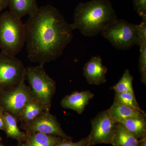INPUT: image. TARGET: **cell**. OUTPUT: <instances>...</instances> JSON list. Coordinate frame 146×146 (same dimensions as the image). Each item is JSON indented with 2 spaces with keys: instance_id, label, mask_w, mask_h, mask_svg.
<instances>
[{
  "instance_id": "obj_3",
  "label": "cell",
  "mask_w": 146,
  "mask_h": 146,
  "mask_svg": "<svg viewBox=\"0 0 146 146\" xmlns=\"http://www.w3.org/2000/svg\"><path fill=\"white\" fill-rule=\"evenodd\" d=\"M25 24L10 11L0 15V49L4 54L15 56L25 43Z\"/></svg>"
},
{
  "instance_id": "obj_15",
  "label": "cell",
  "mask_w": 146,
  "mask_h": 146,
  "mask_svg": "<svg viewBox=\"0 0 146 146\" xmlns=\"http://www.w3.org/2000/svg\"><path fill=\"white\" fill-rule=\"evenodd\" d=\"M139 140L135 138L121 123H117L113 139V146H138Z\"/></svg>"
},
{
  "instance_id": "obj_24",
  "label": "cell",
  "mask_w": 146,
  "mask_h": 146,
  "mask_svg": "<svg viewBox=\"0 0 146 146\" xmlns=\"http://www.w3.org/2000/svg\"><path fill=\"white\" fill-rule=\"evenodd\" d=\"M4 110L1 107L0 108V130L5 131L6 125L5 121L3 115V112Z\"/></svg>"
},
{
  "instance_id": "obj_14",
  "label": "cell",
  "mask_w": 146,
  "mask_h": 146,
  "mask_svg": "<svg viewBox=\"0 0 146 146\" xmlns=\"http://www.w3.org/2000/svg\"><path fill=\"white\" fill-rule=\"evenodd\" d=\"M63 139L59 136L35 132L27 134L21 146H55Z\"/></svg>"
},
{
  "instance_id": "obj_2",
  "label": "cell",
  "mask_w": 146,
  "mask_h": 146,
  "mask_svg": "<svg viewBox=\"0 0 146 146\" xmlns=\"http://www.w3.org/2000/svg\"><path fill=\"white\" fill-rule=\"evenodd\" d=\"M117 19L110 0H91L80 3L74 14L73 29H78L84 36H97Z\"/></svg>"
},
{
  "instance_id": "obj_6",
  "label": "cell",
  "mask_w": 146,
  "mask_h": 146,
  "mask_svg": "<svg viewBox=\"0 0 146 146\" xmlns=\"http://www.w3.org/2000/svg\"><path fill=\"white\" fill-rule=\"evenodd\" d=\"M26 68L15 56L0 52V93L14 89L25 80Z\"/></svg>"
},
{
  "instance_id": "obj_20",
  "label": "cell",
  "mask_w": 146,
  "mask_h": 146,
  "mask_svg": "<svg viewBox=\"0 0 146 146\" xmlns=\"http://www.w3.org/2000/svg\"><path fill=\"white\" fill-rule=\"evenodd\" d=\"M133 77L128 69H126L121 79L111 87L115 93H130L134 94L133 87Z\"/></svg>"
},
{
  "instance_id": "obj_30",
  "label": "cell",
  "mask_w": 146,
  "mask_h": 146,
  "mask_svg": "<svg viewBox=\"0 0 146 146\" xmlns=\"http://www.w3.org/2000/svg\"></svg>"
},
{
  "instance_id": "obj_16",
  "label": "cell",
  "mask_w": 146,
  "mask_h": 146,
  "mask_svg": "<svg viewBox=\"0 0 146 146\" xmlns=\"http://www.w3.org/2000/svg\"><path fill=\"white\" fill-rule=\"evenodd\" d=\"M11 13L21 18L30 15L38 8L36 0H7Z\"/></svg>"
},
{
  "instance_id": "obj_7",
  "label": "cell",
  "mask_w": 146,
  "mask_h": 146,
  "mask_svg": "<svg viewBox=\"0 0 146 146\" xmlns=\"http://www.w3.org/2000/svg\"><path fill=\"white\" fill-rule=\"evenodd\" d=\"M25 81L14 89L0 93V107L12 115L18 122L25 106L33 98Z\"/></svg>"
},
{
  "instance_id": "obj_8",
  "label": "cell",
  "mask_w": 146,
  "mask_h": 146,
  "mask_svg": "<svg viewBox=\"0 0 146 146\" xmlns=\"http://www.w3.org/2000/svg\"><path fill=\"white\" fill-rule=\"evenodd\" d=\"M91 130L88 136L89 146L98 144L112 145L116 123L107 110L100 112L91 121Z\"/></svg>"
},
{
  "instance_id": "obj_27",
  "label": "cell",
  "mask_w": 146,
  "mask_h": 146,
  "mask_svg": "<svg viewBox=\"0 0 146 146\" xmlns=\"http://www.w3.org/2000/svg\"><path fill=\"white\" fill-rule=\"evenodd\" d=\"M0 146H5V145H3L2 143H0ZM21 146V145H18V146Z\"/></svg>"
},
{
  "instance_id": "obj_1",
  "label": "cell",
  "mask_w": 146,
  "mask_h": 146,
  "mask_svg": "<svg viewBox=\"0 0 146 146\" xmlns=\"http://www.w3.org/2000/svg\"><path fill=\"white\" fill-rule=\"evenodd\" d=\"M25 26L28 57L38 65L56 60L72 39V24L52 5L38 7L29 15Z\"/></svg>"
},
{
  "instance_id": "obj_5",
  "label": "cell",
  "mask_w": 146,
  "mask_h": 146,
  "mask_svg": "<svg viewBox=\"0 0 146 146\" xmlns=\"http://www.w3.org/2000/svg\"><path fill=\"white\" fill-rule=\"evenodd\" d=\"M101 33L117 49L128 50L138 45L137 25L123 19H117Z\"/></svg>"
},
{
  "instance_id": "obj_18",
  "label": "cell",
  "mask_w": 146,
  "mask_h": 146,
  "mask_svg": "<svg viewBox=\"0 0 146 146\" xmlns=\"http://www.w3.org/2000/svg\"><path fill=\"white\" fill-rule=\"evenodd\" d=\"M47 111L44 106L36 99L33 98L26 104L21 113L20 122L28 123Z\"/></svg>"
},
{
  "instance_id": "obj_26",
  "label": "cell",
  "mask_w": 146,
  "mask_h": 146,
  "mask_svg": "<svg viewBox=\"0 0 146 146\" xmlns=\"http://www.w3.org/2000/svg\"><path fill=\"white\" fill-rule=\"evenodd\" d=\"M139 140V146H146V136Z\"/></svg>"
},
{
  "instance_id": "obj_25",
  "label": "cell",
  "mask_w": 146,
  "mask_h": 146,
  "mask_svg": "<svg viewBox=\"0 0 146 146\" xmlns=\"http://www.w3.org/2000/svg\"><path fill=\"white\" fill-rule=\"evenodd\" d=\"M7 6V0H0V13Z\"/></svg>"
},
{
  "instance_id": "obj_13",
  "label": "cell",
  "mask_w": 146,
  "mask_h": 146,
  "mask_svg": "<svg viewBox=\"0 0 146 146\" xmlns=\"http://www.w3.org/2000/svg\"><path fill=\"white\" fill-rule=\"evenodd\" d=\"M110 117L116 123H121L130 118L137 117L142 114H145L138 110L128 107L114 100L111 107L107 110Z\"/></svg>"
},
{
  "instance_id": "obj_17",
  "label": "cell",
  "mask_w": 146,
  "mask_h": 146,
  "mask_svg": "<svg viewBox=\"0 0 146 146\" xmlns=\"http://www.w3.org/2000/svg\"><path fill=\"white\" fill-rule=\"evenodd\" d=\"M3 115L5 121V131L7 136L18 141V145L24 143L27 137V133L22 131L18 127V121L16 118L8 112L3 111Z\"/></svg>"
},
{
  "instance_id": "obj_4",
  "label": "cell",
  "mask_w": 146,
  "mask_h": 146,
  "mask_svg": "<svg viewBox=\"0 0 146 146\" xmlns=\"http://www.w3.org/2000/svg\"><path fill=\"white\" fill-rule=\"evenodd\" d=\"M25 80L28 82L33 98L41 103L47 111H50L56 91V83L46 72L44 65L26 68Z\"/></svg>"
},
{
  "instance_id": "obj_21",
  "label": "cell",
  "mask_w": 146,
  "mask_h": 146,
  "mask_svg": "<svg viewBox=\"0 0 146 146\" xmlns=\"http://www.w3.org/2000/svg\"><path fill=\"white\" fill-rule=\"evenodd\" d=\"M115 100L135 110L145 112L139 106L134 94L130 93H115Z\"/></svg>"
},
{
  "instance_id": "obj_9",
  "label": "cell",
  "mask_w": 146,
  "mask_h": 146,
  "mask_svg": "<svg viewBox=\"0 0 146 146\" xmlns=\"http://www.w3.org/2000/svg\"><path fill=\"white\" fill-rule=\"evenodd\" d=\"M21 127L27 134L39 132L72 141L73 138L63 131L56 117L50 112H45L30 122L21 123Z\"/></svg>"
},
{
  "instance_id": "obj_28",
  "label": "cell",
  "mask_w": 146,
  "mask_h": 146,
  "mask_svg": "<svg viewBox=\"0 0 146 146\" xmlns=\"http://www.w3.org/2000/svg\"><path fill=\"white\" fill-rule=\"evenodd\" d=\"M2 140V138L1 137V136H0V142H1V141Z\"/></svg>"
},
{
  "instance_id": "obj_10",
  "label": "cell",
  "mask_w": 146,
  "mask_h": 146,
  "mask_svg": "<svg viewBox=\"0 0 146 146\" xmlns=\"http://www.w3.org/2000/svg\"><path fill=\"white\" fill-rule=\"evenodd\" d=\"M108 68L103 65L100 56H93L85 63L83 75L89 84L100 85L107 81L106 74Z\"/></svg>"
},
{
  "instance_id": "obj_12",
  "label": "cell",
  "mask_w": 146,
  "mask_h": 146,
  "mask_svg": "<svg viewBox=\"0 0 146 146\" xmlns=\"http://www.w3.org/2000/svg\"><path fill=\"white\" fill-rule=\"evenodd\" d=\"M140 24L137 25L138 46H140L138 68L141 73V81L146 84V17L142 18Z\"/></svg>"
},
{
  "instance_id": "obj_11",
  "label": "cell",
  "mask_w": 146,
  "mask_h": 146,
  "mask_svg": "<svg viewBox=\"0 0 146 146\" xmlns=\"http://www.w3.org/2000/svg\"><path fill=\"white\" fill-rule=\"evenodd\" d=\"M94 96V94L90 91H74L63 98L60 105L65 109L72 110L82 114Z\"/></svg>"
},
{
  "instance_id": "obj_22",
  "label": "cell",
  "mask_w": 146,
  "mask_h": 146,
  "mask_svg": "<svg viewBox=\"0 0 146 146\" xmlns=\"http://www.w3.org/2000/svg\"><path fill=\"white\" fill-rule=\"evenodd\" d=\"M55 146H89L88 136L82 138L77 142H73L72 141L63 138Z\"/></svg>"
},
{
  "instance_id": "obj_19",
  "label": "cell",
  "mask_w": 146,
  "mask_h": 146,
  "mask_svg": "<svg viewBox=\"0 0 146 146\" xmlns=\"http://www.w3.org/2000/svg\"><path fill=\"white\" fill-rule=\"evenodd\" d=\"M121 123L138 140L146 136V114L127 119Z\"/></svg>"
},
{
  "instance_id": "obj_23",
  "label": "cell",
  "mask_w": 146,
  "mask_h": 146,
  "mask_svg": "<svg viewBox=\"0 0 146 146\" xmlns=\"http://www.w3.org/2000/svg\"><path fill=\"white\" fill-rule=\"evenodd\" d=\"M134 10L142 18L146 17V0H133Z\"/></svg>"
},
{
  "instance_id": "obj_29",
  "label": "cell",
  "mask_w": 146,
  "mask_h": 146,
  "mask_svg": "<svg viewBox=\"0 0 146 146\" xmlns=\"http://www.w3.org/2000/svg\"><path fill=\"white\" fill-rule=\"evenodd\" d=\"M0 108H1V107H0Z\"/></svg>"
}]
</instances>
